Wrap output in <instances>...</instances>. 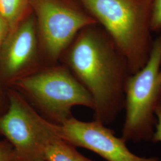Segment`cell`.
Listing matches in <instances>:
<instances>
[{
  "instance_id": "1",
  "label": "cell",
  "mask_w": 161,
  "mask_h": 161,
  "mask_svg": "<svg viewBox=\"0 0 161 161\" xmlns=\"http://www.w3.org/2000/svg\"><path fill=\"white\" fill-rule=\"evenodd\" d=\"M97 25L80 31L68 62L92 97L95 119L106 125L124 109L125 86L131 74L126 58Z\"/></svg>"
},
{
  "instance_id": "2",
  "label": "cell",
  "mask_w": 161,
  "mask_h": 161,
  "mask_svg": "<svg viewBox=\"0 0 161 161\" xmlns=\"http://www.w3.org/2000/svg\"><path fill=\"white\" fill-rule=\"evenodd\" d=\"M109 35L133 74L146 64L153 46L152 0H79Z\"/></svg>"
},
{
  "instance_id": "3",
  "label": "cell",
  "mask_w": 161,
  "mask_h": 161,
  "mask_svg": "<svg viewBox=\"0 0 161 161\" xmlns=\"http://www.w3.org/2000/svg\"><path fill=\"white\" fill-rule=\"evenodd\" d=\"M161 102V33L153 40L144 66L130 75L125 86V119L122 137L134 142L152 141L155 112Z\"/></svg>"
},
{
  "instance_id": "4",
  "label": "cell",
  "mask_w": 161,
  "mask_h": 161,
  "mask_svg": "<svg viewBox=\"0 0 161 161\" xmlns=\"http://www.w3.org/2000/svg\"><path fill=\"white\" fill-rule=\"evenodd\" d=\"M13 84L48 116L49 121L57 124H63L72 116L74 106L94 108L90 93L64 68L23 75L14 80Z\"/></svg>"
},
{
  "instance_id": "5",
  "label": "cell",
  "mask_w": 161,
  "mask_h": 161,
  "mask_svg": "<svg viewBox=\"0 0 161 161\" xmlns=\"http://www.w3.org/2000/svg\"><path fill=\"white\" fill-rule=\"evenodd\" d=\"M8 107L0 116V135L12 145L18 161L44 159L47 147L61 138L58 124L38 114L18 92L10 91Z\"/></svg>"
},
{
  "instance_id": "6",
  "label": "cell",
  "mask_w": 161,
  "mask_h": 161,
  "mask_svg": "<svg viewBox=\"0 0 161 161\" xmlns=\"http://www.w3.org/2000/svg\"><path fill=\"white\" fill-rule=\"evenodd\" d=\"M38 21L41 40L53 59L58 58L79 31L97 24L88 13L60 0H30Z\"/></svg>"
},
{
  "instance_id": "7",
  "label": "cell",
  "mask_w": 161,
  "mask_h": 161,
  "mask_svg": "<svg viewBox=\"0 0 161 161\" xmlns=\"http://www.w3.org/2000/svg\"><path fill=\"white\" fill-rule=\"evenodd\" d=\"M58 136L64 141L76 147L90 150L107 161H159L157 158L136 155L126 145V140L97 120L81 121L72 116L58 124Z\"/></svg>"
},
{
  "instance_id": "8",
  "label": "cell",
  "mask_w": 161,
  "mask_h": 161,
  "mask_svg": "<svg viewBox=\"0 0 161 161\" xmlns=\"http://www.w3.org/2000/svg\"><path fill=\"white\" fill-rule=\"evenodd\" d=\"M37 54L35 19L27 16L13 29L4 44L2 68L5 76L17 77L34 62Z\"/></svg>"
},
{
  "instance_id": "9",
  "label": "cell",
  "mask_w": 161,
  "mask_h": 161,
  "mask_svg": "<svg viewBox=\"0 0 161 161\" xmlns=\"http://www.w3.org/2000/svg\"><path fill=\"white\" fill-rule=\"evenodd\" d=\"M44 159L47 161H94L82 155L75 146L58 138L45 150Z\"/></svg>"
},
{
  "instance_id": "10",
  "label": "cell",
  "mask_w": 161,
  "mask_h": 161,
  "mask_svg": "<svg viewBox=\"0 0 161 161\" xmlns=\"http://www.w3.org/2000/svg\"><path fill=\"white\" fill-rule=\"evenodd\" d=\"M30 0H0V16L8 23L10 32L26 17Z\"/></svg>"
},
{
  "instance_id": "11",
  "label": "cell",
  "mask_w": 161,
  "mask_h": 161,
  "mask_svg": "<svg viewBox=\"0 0 161 161\" xmlns=\"http://www.w3.org/2000/svg\"><path fill=\"white\" fill-rule=\"evenodd\" d=\"M152 31L161 33V0H152Z\"/></svg>"
},
{
  "instance_id": "12",
  "label": "cell",
  "mask_w": 161,
  "mask_h": 161,
  "mask_svg": "<svg viewBox=\"0 0 161 161\" xmlns=\"http://www.w3.org/2000/svg\"><path fill=\"white\" fill-rule=\"evenodd\" d=\"M0 161H18L12 145L6 139L0 140Z\"/></svg>"
},
{
  "instance_id": "13",
  "label": "cell",
  "mask_w": 161,
  "mask_h": 161,
  "mask_svg": "<svg viewBox=\"0 0 161 161\" xmlns=\"http://www.w3.org/2000/svg\"><path fill=\"white\" fill-rule=\"evenodd\" d=\"M155 116L156 122L152 141L156 143H161V102L156 108Z\"/></svg>"
},
{
  "instance_id": "14",
  "label": "cell",
  "mask_w": 161,
  "mask_h": 161,
  "mask_svg": "<svg viewBox=\"0 0 161 161\" xmlns=\"http://www.w3.org/2000/svg\"><path fill=\"white\" fill-rule=\"evenodd\" d=\"M10 33V28L8 24L3 17L0 16V51Z\"/></svg>"
},
{
  "instance_id": "15",
  "label": "cell",
  "mask_w": 161,
  "mask_h": 161,
  "mask_svg": "<svg viewBox=\"0 0 161 161\" xmlns=\"http://www.w3.org/2000/svg\"><path fill=\"white\" fill-rule=\"evenodd\" d=\"M47 161L46 160H44V159H41V160H39V161Z\"/></svg>"
}]
</instances>
